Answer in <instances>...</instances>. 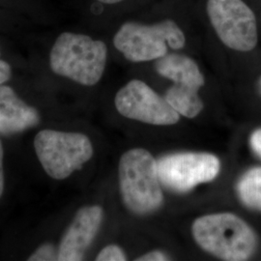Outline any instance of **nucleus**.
Masks as SVG:
<instances>
[{"label":"nucleus","mask_w":261,"mask_h":261,"mask_svg":"<svg viewBox=\"0 0 261 261\" xmlns=\"http://www.w3.org/2000/svg\"><path fill=\"white\" fill-rule=\"evenodd\" d=\"M28 261L58 260V248L53 243H45L41 245L35 252L28 258Z\"/></svg>","instance_id":"14"},{"label":"nucleus","mask_w":261,"mask_h":261,"mask_svg":"<svg viewBox=\"0 0 261 261\" xmlns=\"http://www.w3.org/2000/svg\"><path fill=\"white\" fill-rule=\"evenodd\" d=\"M97 261H125L126 254L118 246L110 245L103 248L96 257Z\"/></svg>","instance_id":"15"},{"label":"nucleus","mask_w":261,"mask_h":261,"mask_svg":"<svg viewBox=\"0 0 261 261\" xmlns=\"http://www.w3.org/2000/svg\"><path fill=\"white\" fill-rule=\"evenodd\" d=\"M160 182L171 191L185 193L196 185L213 181L220 161L208 153H178L157 162Z\"/></svg>","instance_id":"7"},{"label":"nucleus","mask_w":261,"mask_h":261,"mask_svg":"<svg viewBox=\"0 0 261 261\" xmlns=\"http://www.w3.org/2000/svg\"><path fill=\"white\" fill-rule=\"evenodd\" d=\"M3 157H4V150L0 140V198L4 191V169H3Z\"/></svg>","instance_id":"19"},{"label":"nucleus","mask_w":261,"mask_h":261,"mask_svg":"<svg viewBox=\"0 0 261 261\" xmlns=\"http://www.w3.org/2000/svg\"><path fill=\"white\" fill-rule=\"evenodd\" d=\"M259 86H260V91H261V79H260V82H259Z\"/></svg>","instance_id":"21"},{"label":"nucleus","mask_w":261,"mask_h":261,"mask_svg":"<svg viewBox=\"0 0 261 261\" xmlns=\"http://www.w3.org/2000/svg\"><path fill=\"white\" fill-rule=\"evenodd\" d=\"M122 200L133 213H152L163 204L157 162L148 151L135 148L122 155L118 168Z\"/></svg>","instance_id":"3"},{"label":"nucleus","mask_w":261,"mask_h":261,"mask_svg":"<svg viewBox=\"0 0 261 261\" xmlns=\"http://www.w3.org/2000/svg\"><path fill=\"white\" fill-rule=\"evenodd\" d=\"M193 235L204 251L224 260H248L257 247L252 227L231 213L198 218L193 224Z\"/></svg>","instance_id":"1"},{"label":"nucleus","mask_w":261,"mask_h":261,"mask_svg":"<svg viewBox=\"0 0 261 261\" xmlns=\"http://www.w3.org/2000/svg\"><path fill=\"white\" fill-rule=\"evenodd\" d=\"M108 48L102 41L83 34L62 33L50 51L51 71L75 83L91 86L103 74Z\"/></svg>","instance_id":"2"},{"label":"nucleus","mask_w":261,"mask_h":261,"mask_svg":"<svg viewBox=\"0 0 261 261\" xmlns=\"http://www.w3.org/2000/svg\"><path fill=\"white\" fill-rule=\"evenodd\" d=\"M197 91L192 87L173 84L165 98L178 113L188 118H194L203 109V103Z\"/></svg>","instance_id":"12"},{"label":"nucleus","mask_w":261,"mask_h":261,"mask_svg":"<svg viewBox=\"0 0 261 261\" xmlns=\"http://www.w3.org/2000/svg\"><path fill=\"white\" fill-rule=\"evenodd\" d=\"M186 39L182 30L171 20L166 19L154 25L127 22L113 39L114 47L133 62H144L166 56L168 47L182 48Z\"/></svg>","instance_id":"5"},{"label":"nucleus","mask_w":261,"mask_h":261,"mask_svg":"<svg viewBox=\"0 0 261 261\" xmlns=\"http://www.w3.org/2000/svg\"><path fill=\"white\" fill-rule=\"evenodd\" d=\"M138 261H165L168 260V256L164 252L154 251L149 252L145 255L140 256V258L137 259Z\"/></svg>","instance_id":"18"},{"label":"nucleus","mask_w":261,"mask_h":261,"mask_svg":"<svg viewBox=\"0 0 261 261\" xmlns=\"http://www.w3.org/2000/svg\"><path fill=\"white\" fill-rule=\"evenodd\" d=\"M237 193L244 205L261 211V168H252L243 174Z\"/></svg>","instance_id":"13"},{"label":"nucleus","mask_w":261,"mask_h":261,"mask_svg":"<svg viewBox=\"0 0 261 261\" xmlns=\"http://www.w3.org/2000/svg\"><path fill=\"white\" fill-rule=\"evenodd\" d=\"M103 211L98 205L81 208L58 246V260H83L103 222Z\"/></svg>","instance_id":"9"},{"label":"nucleus","mask_w":261,"mask_h":261,"mask_svg":"<svg viewBox=\"0 0 261 261\" xmlns=\"http://www.w3.org/2000/svg\"><path fill=\"white\" fill-rule=\"evenodd\" d=\"M159 74L172 81L174 84L199 90L204 84V77L196 62L185 56L166 55L156 62Z\"/></svg>","instance_id":"11"},{"label":"nucleus","mask_w":261,"mask_h":261,"mask_svg":"<svg viewBox=\"0 0 261 261\" xmlns=\"http://www.w3.org/2000/svg\"><path fill=\"white\" fill-rule=\"evenodd\" d=\"M11 75H12V70L9 64L0 58V85L9 81Z\"/></svg>","instance_id":"17"},{"label":"nucleus","mask_w":261,"mask_h":261,"mask_svg":"<svg viewBox=\"0 0 261 261\" xmlns=\"http://www.w3.org/2000/svg\"><path fill=\"white\" fill-rule=\"evenodd\" d=\"M250 144L254 153L261 158V128L252 133L250 139Z\"/></svg>","instance_id":"16"},{"label":"nucleus","mask_w":261,"mask_h":261,"mask_svg":"<svg viewBox=\"0 0 261 261\" xmlns=\"http://www.w3.org/2000/svg\"><path fill=\"white\" fill-rule=\"evenodd\" d=\"M99 1L106 3V4H114V3L121 2L122 0H99Z\"/></svg>","instance_id":"20"},{"label":"nucleus","mask_w":261,"mask_h":261,"mask_svg":"<svg viewBox=\"0 0 261 261\" xmlns=\"http://www.w3.org/2000/svg\"><path fill=\"white\" fill-rule=\"evenodd\" d=\"M34 148L46 173L56 180L69 177L93 156L91 141L81 133L40 130Z\"/></svg>","instance_id":"4"},{"label":"nucleus","mask_w":261,"mask_h":261,"mask_svg":"<svg viewBox=\"0 0 261 261\" xmlns=\"http://www.w3.org/2000/svg\"><path fill=\"white\" fill-rule=\"evenodd\" d=\"M40 114L6 85H0V135L19 134L37 126Z\"/></svg>","instance_id":"10"},{"label":"nucleus","mask_w":261,"mask_h":261,"mask_svg":"<svg viewBox=\"0 0 261 261\" xmlns=\"http://www.w3.org/2000/svg\"><path fill=\"white\" fill-rule=\"evenodd\" d=\"M115 107L123 116L147 124L164 126L179 121V113L166 98L139 80L130 81L117 92Z\"/></svg>","instance_id":"8"},{"label":"nucleus","mask_w":261,"mask_h":261,"mask_svg":"<svg viewBox=\"0 0 261 261\" xmlns=\"http://www.w3.org/2000/svg\"><path fill=\"white\" fill-rule=\"evenodd\" d=\"M207 13L216 33L225 46L250 51L257 44L256 19L243 0H208Z\"/></svg>","instance_id":"6"}]
</instances>
